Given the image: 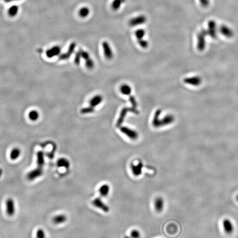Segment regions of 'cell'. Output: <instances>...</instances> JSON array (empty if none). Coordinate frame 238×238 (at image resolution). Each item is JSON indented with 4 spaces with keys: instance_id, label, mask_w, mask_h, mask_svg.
<instances>
[{
    "instance_id": "cell-1",
    "label": "cell",
    "mask_w": 238,
    "mask_h": 238,
    "mask_svg": "<svg viewBox=\"0 0 238 238\" xmlns=\"http://www.w3.org/2000/svg\"><path fill=\"white\" fill-rule=\"evenodd\" d=\"M128 112L132 113L135 114L137 115H138L139 114V111L137 110V109H136V108H133V107H131V108L125 107V108H122V110L121 111L120 114L119 119L116 122V126L117 127L120 128L124 120H125L126 114Z\"/></svg>"
},
{
    "instance_id": "cell-2",
    "label": "cell",
    "mask_w": 238,
    "mask_h": 238,
    "mask_svg": "<svg viewBox=\"0 0 238 238\" xmlns=\"http://www.w3.org/2000/svg\"><path fill=\"white\" fill-rule=\"evenodd\" d=\"M92 204L96 208L102 210L104 212L108 213L110 211V207L105 204L102 199L100 197L94 198L92 201Z\"/></svg>"
},
{
    "instance_id": "cell-3",
    "label": "cell",
    "mask_w": 238,
    "mask_h": 238,
    "mask_svg": "<svg viewBox=\"0 0 238 238\" xmlns=\"http://www.w3.org/2000/svg\"><path fill=\"white\" fill-rule=\"evenodd\" d=\"M120 130L122 133L125 134L128 138L132 140H136L139 137V133L136 131L131 129L126 126H120Z\"/></svg>"
},
{
    "instance_id": "cell-4",
    "label": "cell",
    "mask_w": 238,
    "mask_h": 238,
    "mask_svg": "<svg viewBox=\"0 0 238 238\" xmlns=\"http://www.w3.org/2000/svg\"><path fill=\"white\" fill-rule=\"evenodd\" d=\"M143 168V164L141 162H139L136 164L132 163L130 165L131 172L133 175L135 176L136 177H138L142 174Z\"/></svg>"
},
{
    "instance_id": "cell-5",
    "label": "cell",
    "mask_w": 238,
    "mask_h": 238,
    "mask_svg": "<svg viewBox=\"0 0 238 238\" xmlns=\"http://www.w3.org/2000/svg\"><path fill=\"white\" fill-rule=\"evenodd\" d=\"M43 173V168H42L38 167L34 170H31L27 174V179L29 180H34L35 179L40 177L42 175Z\"/></svg>"
},
{
    "instance_id": "cell-6",
    "label": "cell",
    "mask_w": 238,
    "mask_h": 238,
    "mask_svg": "<svg viewBox=\"0 0 238 238\" xmlns=\"http://www.w3.org/2000/svg\"><path fill=\"white\" fill-rule=\"evenodd\" d=\"M207 32V34L213 38L217 37V24L215 20H211L208 22Z\"/></svg>"
},
{
    "instance_id": "cell-7",
    "label": "cell",
    "mask_w": 238,
    "mask_h": 238,
    "mask_svg": "<svg viewBox=\"0 0 238 238\" xmlns=\"http://www.w3.org/2000/svg\"><path fill=\"white\" fill-rule=\"evenodd\" d=\"M6 213L9 216L14 215L16 211V207L14 200L12 198H9L6 201Z\"/></svg>"
},
{
    "instance_id": "cell-8",
    "label": "cell",
    "mask_w": 238,
    "mask_h": 238,
    "mask_svg": "<svg viewBox=\"0 0 238 238\" xmlns=\"http://www.w3.org/2000/svg\"><path fill=\"white\" fill-rule=\"evenodd\" d=\"M147 21V18L143 15L139 16L138 17L132 18L129 22V25L131 27L139 26L146 23Z\"/></svg>"
},
{
    "instance_id": "cell-9",
    "label": "cell",
    "mask_w": 238,
    "mask_h": 238,
    "mask_svg": "<svg viewBox=\"0 0 238 238\" xmlns=\"http://www.w3.org/2000/svg\"><path fill=\"white\" fill-rule=\"evenodd\" d=\"M102 45L105 58L108 60L112 59L113 57V52L109 43L107 41H104Z\"/></svg>"
},
{
    "instance_id": "cell-10",
    "label": "cell",
    "mask_w": 238,
    "mask_h": 238,
    "mask_svg": "<svg viewBox=\"0 0 238 238\" xmlns=\"http://www.w3.org/2000/svg\"><path fill=\"white\" fill-rule=\"evenodd\" d=\"M154 208L157 212H161L164 207V200L163 197L159 196L154 200Z\"/></svg>"
},
{
    "instance_id": "cell-11",
    "label": "cell",
    "mask_w": 238,
    "mask_h": 238,
    "mask_svg": "<svg viewBox=\"0 0 238 238\" xmlns=\"http://www.w3.org/2000/svg\"><path fill=\"white\" fill-rule=\"evenodd\" d=\"M207 34V30H202L198 34V48L201 49L204 48L205 45V36Z\"/></svg>"
},
{
    "instance_id": "cell-12",
    "label": "cell",
    "mask_w": 238,
    "mask_h": 238,
    "mask_svg": "<svg viewBox=\"0 0 238 238\" xmlns=\"http://www.w3.org/2000/svg\"><path fill=\"white\" fill-rule=\"evenodd\" d=\"M223 227L225 232L228 234H230L231 233H232L233 230H234V227H233V223L229 219H224L223 220Z\"/></svg>"
},
{
    "instance_id": "cell-13",
    "label": "cell",
    "mask_w": 238,
    "mask_h": 238,
    "mask_svg": "<svg viewBox=\"0 0 238 238\" xmlns=\"http://www.w3.org/2000/svg\"><path fill=\"white\" fill-rule=\"evenodd\" d=\"M219 31L222 34H223L225 37H227V38H232V37H233V35H234L233 31L228 26H225V25H222L221 26H220Z\"/></svg>"
},
{
    "instance_id": "cell-14",
    "label": "cell",
    "mask_w": 238,
    "mask_h": 238,
    "mask_svg": "<svg viewBox=\"0 0 238 238\" xmlns=\"http://www.w3.org/2000/svg\"><path fill=\"white\" fill-rule=\"evenodd\" d=\"M76 43H72L71 45H70V47L68 48L67 52H66L65 54H62L60 57V60H63L68 59V58L71 56V55L72 54V53L74 51V49L76 48Z\"/></svg>"
},
{
    "instance_id": "cell-15",
    "label": "cell",
    "mask_w": 238,
    "mask_h": 238,
    "mask_svg": "<svg viewBox=\"0 0 238 238\" xmlns=\"http://www.w3.org/2000/svg\"><path fill=\"white\" fill-rule=\"evenodd\" d=\"M110 191V187L108 184H103L99 187V192L100 195L102 197L108 196Z\"/></svg>"
},
{
    "instance_id": "cell-16",
    "label": "cell",
    "mask_w": 238,
    "mask_h": 238,
    "mask_svg": "<svg viewBox=\"0 0 238 238\" xmlns=\"http://www.w3.org/2000/svg\"><path fill=\"white\" fill-rule=\"evenodd\" d=\"M57 165L58 167L64 168L68 169L70 167V163L68 159L66 158H61L57 162Z\"/></svg>"
},
{
    "instance_id": "cell-17",
    "label": "cell",
    "mask_w": 238,
    "mask_h": 238,
    "mask_svg": "<svg viewBox=\"0 0 238 238\" xmlns=\"http://www.w3.org/2000/svg\"><path fill=\"white\" fill-rule=\"evenodd\" d=\"M66 215L63 214H60L58 215H55L53 218V222L55 224H60L64 223L67 221Z\"/></svg>"
},
{
    "instance_id": "cell-18",
    "label": "cell",
    "mask_w": 238,
    "mask_h": 238,
    "mask_svg": "<svg viewBox=\"0 0 238 238\" xmlns=\"http://www.w3.org/2000/svg\"><path fill=\"white\" fill-rule=\"evenodd\" d=\"M60 51L61 49L59 46H55L47 51L46 55L49 58H51L52 57L58 55L60 53Z\"/></svg>"
},
{
    "instance_id": "cell-19",
    "label": "cell",
    "mask_w": 238,
    "mask_h": 238,
    "mask_svg": "<svg viewBox=\"0 0 238 238\" xmlns=\"http://www.w3.org/2000/svg\"><path fill=\"white\" fill-rule=\"evenodd\" d=\"M102 96H101L100 95H97V96H94L93 98H92L91 99V100L89 102L90 106L93 107V108H95L96 106H98L102 102Z\"/></svg>"
},
{
    "instance_id": "cell-20",
    "label": "cell",
    "mask_w": 238,
    "mask_h": 238,
    "mask_svg": "<svg viewBox=\"0 0 238 238\" xmlns=\"http://www.w3.org/2000/svg\"><path fill=\"white\" fill-rule=\"evenodd\" d=\"M45 159H44V154L43 152L39 151L37 153V164L38 167L42 168L44 165Z\"/></svg>"
},
{
    "instance_id": "cell-21",
    "label": "cell",
    "mask_w": 238,
    "mask_h": 238,
    "mask_svg": "<svg viewBox=\"0 0 238 238\" xmlns=\"http://www.w3.org/2000/svg\"><path fill=\"white\" fill-rule=\"evenodd\" d=\"M20 150L18 148H14L11 152L10 153V158L12 160H16L20 157Z\"/></svg>"
},
{
    "instance_id": "cell-22",
    "label": "cell",
    "mask_w": 238,
    "mask_h": 238,
    "mask_svg": "<svg viewBox=\"0 0 238 238\" xmlns=\"http://www.w3.org/2000/svg\"><path fill=\"white\" fill-rule=\"evenodd\" d=\"M120 91L123 94L126 96H129L131 93V88L130 85H123L120 87Z\"/></svg>"
},
{
    "instance_id": "cell-23",
    "label": "cell",
    "mask_w": 238,
    "mask_h": 238,
    "mask_svg": "<svg viewBox=\"0 0 238 238\" xmlns=\"http://www.w3.org/2000/svg\"><path fill=\"white\" fill-rule=\"evenodd\" d=\"M125 1L126 0H114L112 3V9L114 11H117Z\"/></svg>"
},
{
    "instance_id": "cell-24",
    "label": "cell",
    "mask_w": 238,
    "mask_h": 238,
    "mask_svg": "<svg viewBox=\"0 0 238 238\" xmlns=\"http://www.w3.org/2000/svg\"><path fill=\"white\" fill-rule=\"evenodd\" d=\"M89 14V9L87 7H83L79 12V16L82 18L87 17Z\"/></svg>"
},
{
    "instance_id": "cell-25",
    "label": "cell",
    "mask_w": 238,
    "mask_h": 238,
    "mask_svg": "<svg viewBox=\"0 0 238 238\" xmlns=\"http://www.w3.org/2000/svg\"><path fill=\"white\" fill-rule=\"evenodd\" d=\"M145 31L142 29H139L136 31L135 32V35L138 40L143 39V37H145Z\"/></svg>"
},
{
    "instance_id": "cell-26",
    "label": "cell",
    "mask_w": 238,
    "mask_h": 238,
    "mask_svg": "<svg viewBox=\"0 0 238 238\" xmlns=\"http://www.w3.org/2000/svg\"><path fill=\"white\" fill-rule=\"evenodd\" d=\"M29 117L31 121H36L39 117V113L36 110L31 111L29 113Z\"/></svg>"
},
{
    "instance_id": "cell-27",
    "label": "cell",
    "mask_w": 238,
    "mask_h": 238,
    "mask_svg": "<svg viewBox=\"0 0 238 238\" xmlns=\"http://www.w3.org/2000/svg\"><path fill=\"white\" fill-rule=\"evenodd\" d=\"M94 111V108L90 106L89 107L82 109L81 110V113L82 114H87L93 113Z\"/></svg>"
},
{
    "instance_id": "cell-28",
    "label": "cell",
    "mask_w": 238,
    "mask_h": 238,
    "mask_svg": "<svg viewBox=\"0 0 238 238\" xmlns=\"http://www.w3.org/2000/svg\"><path fill=\"white\" fill-rule=\"evenodd\" d=\"M130 236L132 238H140L141 233L138 230H132L130 232Z\"/></svg>"
},
{
    "instance_id": "cell-29",
    "label": "cell",
    "mask_w": 238,
    "mask_h": 238,
    "mask_svg": "<svg viewBox=\"0 0 238 238\" xmlns=\"http://www.w3.org/2000/svg\"><path fill=\"white\" fill-rule=\"evenodd\" d=\"M85 66L88 69H92L94 66V61L91 58L85 60Z\"/></svg>"
},
{
    "instance_id": "cell-30",
    "label": "cell",
    "mask_w": 238,
    "mask_h": 238,
    "mask_svg": "<svg viewBox=\"0 0 238 238\" xmlns=\"http://www.w3.org/2000/svg\"><path fill=\"white\" fill-rule=\"evenodd\" d=\"M37 238H46L45 231L42 229L38 230L37 232Z\"/></svg>"
},
{
    "instance_id": "cell-31",
    "label": "cell",
    "mask_w": 238,
    "mask_h": 238,
    "mask_svg": "<svg viewBox=\"0 0 238 238\" xmlns=\"http://www.w3.org/2000/svg\"><path fill=\"white\" fill-rule=\"evenodd\" d=\"M81 52L80 50L78 51L76 54V56H75V58H74V63L75 64L77 65H78L79 63H80V61H81Z\"/></svg>"
},
{
    "instance_id": "cell-32",
    "label": "cell",
    "mask_w": 238,
    "mask_h": 238,
    "mask_svg": "<svg viewBox=\"0 0 238 238\" xmlns=\"http://www.w3.org/2000/svg\"><path fill=\"white\" fill-rule=\"evenodd\" d=\"M139 45L142 47V48L146 49L148 46V43L147 41L145 40L141 39L138 40Z\"/></svg>"
},
{
    "instance_id": "cell-33",
    "label": "cell",
    "mask_w": 238,
    "mask_h": 238,
    "mask_svg": "<svg viewBox=\"0 0 238 238\" xmlns=\"http://www.w3.org/2000/svg\"><path fill=\"white\" fill-rule=\"evenodd\" d=\"M80 52H81V57L83 59L86 60L90 58L89 56V55L88 54L87 52H86L85 51H83L82 49H80Z\"/></svg>"
},
{
    "instance_id": "cell-34",
    "label": "cell",
    "mask_w": 238,
    "mask_h": 238,
    "mask_svg": "<svg viewBox=\"0 0 238 238\" xmlns=\"http://www.w3.org/2000/svg\"><path fill=\"white\" fill-rule=\"evenodd\" d=\"M129 100L131 104H132V106L133 108H136L137 107V103L136 102V99L133 96H131L129 98Z\"/></svg>"
},
{
    "instance_id": "cell-35",
    "label": "cell",
    "mask_w": 238,
    "mask_h": 238,
    "mask_svg": "<svg viewBox=\"0 0 238 238\" xmlns=\"http://www.w3.org/2000/svg\"><path fill=\"white\" fill-rule=\"evenodd\" d=\"M202 7L204 8H207L210 5V0H200Z\"/></svg>"
},
{
    "instance_id": "cell-36",
    "label": "cell",
    "mask_w": 238,
    "mask_h": 238,
    "mask_svg": "<svg viewBox=\"0 0 238 238\" xmlns=\"http://www.w3.org/2000/svg\"><path fill=\"white\" fill-rule=\"evenodd\" d=\"M17 11V8H16V7H12V8L10 9V14H12V15H14V14H16V13Z\"/></svg>"
},
{
    "instance_id": "cell-37",
    "label": "cell",
    "mask_w": 238,
    "mask_h": 238,
    "mask_svg": "<svg viewBox=\"0 0 238 238\" xmlns=\"http://www.w3.org/2000/svg\"><path fill=\"white\" fill-rule=\"evenodd\" d=\"M124 238H132V237H131L130 236H125Z\"/></svg>"
},
{
    "instance_id": "cell-38",
    "label": "cell",
    "mask_w": 238,
    "mask_h": 238,
    "mask_svg": "<svg viewBox=\"0 0 238 238\" xmlns=\"http://www.w3.org/2000/svg\"><path fill=\"white\" fill-rule=\"evenodd\" d=\"M236 200L238 201V195H237V196H236Z\"/></svg>"
}]
</instances>
